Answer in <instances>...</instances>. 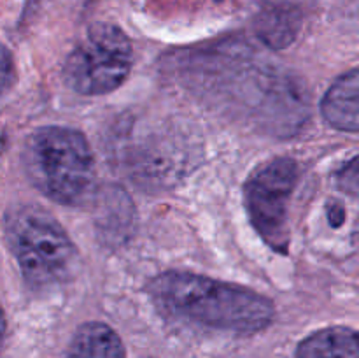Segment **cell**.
Masks as SVG:
<instances>
[{"label": "cell", "instance_id": "obj_2", "mask_svg": "<svg viewBox=\"0 0 359 358\" xmlns=\"http://www.w3.org/2000/svg\"><path fill=\"white\" fill-rule=\"evenodd\" d=\"M25 171L53 202L81 206L95 186V160L86 137L67 126H42L25 144Z\"/></svg>", "mask_w": 359, "mask_h": 358}, {"label": "cell", "instance_id": "obj_11", "mask_svg": "<svg viewBox=\"0 0 359 358\" xmlns=\"http://www.w3.org/2000/svg\"><path fill=\"white\" fill-rule=\"evenodd\" d=\"M11 72H13V63H11L7 51L0 53V91L7 86L11 81Z\"/></svg>", "mask_w": 359, "mask_h": 358}, {"label": "cell", "instance_id": "obj_1", "mask_svg": "<svg viewBox=\"0 0 359 358\" xmlns=\"http://www.w3.org/2000/svg\"><path fill=\"white\" fill-rule=\"evenodd\" d=\"M151 298L168 314L233 332H258L270 325V298L212 277L170 270L149 284Z\"/></svg>", "mask_w": 359, "mask_h": 358}, {"label": "cell", "instance_id": "obj_5", "mask_svg": "<svg viewBox=\"0 0 359 358\" xmlns=\"http://www.w3.org/2000/svg\"><path fill=\"white\" fill-rule=\"evenodd\" d=\"M300 168L291 158H277L256 171L245 185V206L255 230L273 251L290 248L287 207Z\"/></svg>", "mask_w": 359, "mask_h": 358}, {"label": "cell", "instance_id": "obj_7", "mask_svg": "<svg viewBox=\"0 0 359 358\" xmlns=\"http://www.w3.org/2000/svg\"><path fill=\"white\" fill-rule=\"evenodd\" d=\"M297 358H359V332L349 326H330L305 337Z\"/></svg>", "mask_w": 359, "mask_h": 358}, {"label": "cell", "instance_id": "obj_13", "mask_svg": "<svg viewBox=\"0 0 359 358\" xmlns=\"http://www.w3.org/2000/svg\"><path fill=\"white\" fill-rule=\"evenodd\" d=\"M4 337H6V316H4L2 307H0V350H2Z\"/></svg>", "mask_w": 359, "mask_h": 358}, {"label": "cell", "instance_id": "obj_8", "mask_svg": "<svg viewBox=\"0 0 359 358\" xmlns=\"http://www.w3.org/2000/svg\"><path fill=\"white\" fill-rule=\"evenodd\" d=\"M302 27V13L290 4H273L263 7L255 20V30L265 44L283 49L294 41Z\"/></svg>", "mask_w": 359, "mask_h": 358}, {"label": "cell", "instance_id": "obj_10", "mask_svg": "<svg viewBox=\"0 0 359 358\" xmlns=\"http://www.w3.org/2000/svg\"><path fill=\"white\" fill-rule=\"evenodd\" d=\"M337 186L347 195L359 199V157L353 158L349 164L344 165V168H340L337 174Z\"/></svg>", "mask_w": 359, "mask_h": 358}, {"label": "cell", "instance_id": "obj_9", "mask_svg": "<svg viewBox=\"0 0 359 358\" xmlns=\"http://www.w3.org/2000/svg\"><path fill=\"white\" fill-rule=\"evenodd\" d=\"M65 358H125V347L111 326L91 321L77 330Z\"/></svg>", "mask_w": 359, "mask_h": 358}, {"label": "cell", "instance_id": "obj_12", "mask_svg": "<svg viewBox=\"0 0 359 358\" xmlns=\"http://www.w3.org/2000/svg\"><path fill=\"white\" fill-rule=\"evenodd\" d=\"M344 209L340 206H333L332 209H330V221H332L333 227H340V225L344 223Z\"/></svg>", "mask_w": 359, "mask_h": 358}, {"label": "cell", "instance_id": "obj_4", "mask_svg": "<svg viewBox=\"0 0 359 358\" xmlns=\"http://www.w3.org/2000/svg\"><path fill=\"white\" fill-rule=\"evenodd\" d=\"M133 63L128 35L111 23H95L63 67L70 90L81 95H105L121 86Z\"/></svg>", "mask_w": 359, "mask_h": 358}, {"label": "cell", "instance_id": "obj_3", "mask_svg": "<svg viewBox=\"0 0 359 358\" xmlns=\"http://www.w3.org/2000/svg\"><path fill=\"white\" fill-rule=\"evenodd\" d=\"M6 237L25 279L34 288L67 283L79 255L62 225L37 206L14 207L6 216Z\"/></svg>", "mask_w": 359, "mask_h": 358}, {"label": "cell", "instance_id": "obj_6", "mask_svg": "<svg viewBox=\"0 0 359 358\" xmlns=\"http://www.w3.org/2000/svg\"><path fill=\"white\" fill-rule=\"evenodd\" d=\"M323 118L337 130L359 132V69L340 76L321 100Z\"/></svg>", "mask_w": 359, "mask_h": 358}]
</instances>
